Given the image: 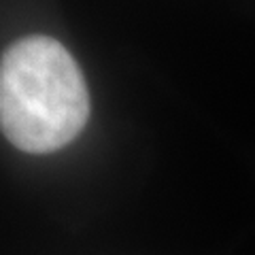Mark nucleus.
<instances>
[{
    "instance_id": "1",
    "label": "nucleus",
    "mask_w": 255,
    "mask_h": 255,
    "mask_svg": "<svg viewBox=\"0 0 255 255\" xmlns=\"http://www.w3.org/2000/svg\"><path fill=\"white\" fill-rule=\"evenodd\" d=\"M90 117V94L75 58L51 36H28L0 62V126L26 153H53Z\"/></svg>"
}]
</instances>
